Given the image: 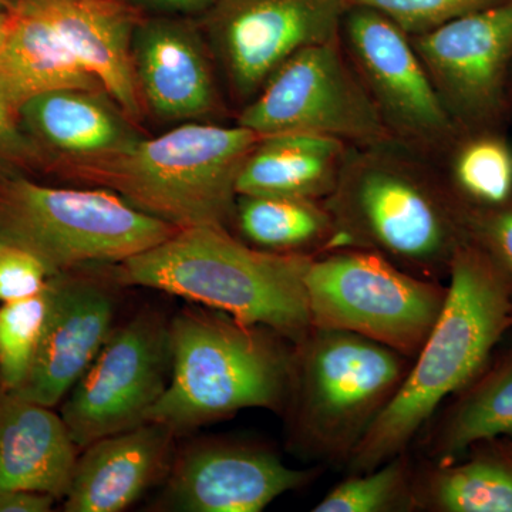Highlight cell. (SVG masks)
<instances>
[{"instance_id":"obj_34","label":"cell","mask_w":512,"mask_h":512,"mask_svg":"<svg viewBox=\"0 0 512 512\" xmlns=\"http://www.w3.org/2000/svg\"><path fill=\"white\" fill-rule=\"evenodd\" d=\"M56 498L25 490H0V512H49Z\"/></svg>"},{"instance_id":"obj_26","label":"cell","mask_w":512,"mask_h":512,"mask_svg":"<svg viewBox=\"0 0 512 512\" xmlns=\"http://www.w3.org/2000/svg\"><path fill=\"white\" fill-rule=\"evenodd\" d=\"M441 168L467 204L495 207L512 201V146L504 131L461 134Z\"/></svg>"},{"instance_id":"obj_8","label":"cell","mask_w":512,"mask_h":512,"mask_svg":"<svg viewBox=\"0 0 512 512\" xmlns=\"http://www.w3.org/2000/svg\"><path fill=\"white\" fill-rule=\"evenodd\" d=\"M313 328L355 333L416 359L446 302L447 286L369 249L315 256L305 276Z\"/></svg>"},{"instance_id":"obj_23","label":"cell","mask_w":512,"mask_h":512,"mask_svg":"<svg viewBox=\"0 0 512 512\" xmlns=\"http://www.w3.org/2000/svg\"><path fill=\"white\" fill-rule=\"evenodd\" d=\"M464 463L436 464L414 481V510L512 512V450L484 441Z\"/></svg>"},{"instance_id":"obj_30","label":"cell","mask_w":512,"mask_h":512,"mask_svg":"<svg viewBox=\"0 0 512 512\" xmlns=\"http://www.w3.org/2000/svg\"><path fill=\"white\" fill-rule=\"evenodd\" d=\"M464 205L468 239L512 278V201L495 207Z\"/></svg>"},{"instance_id":"obj_5","label":"cell","mask_w":512,"mask_h":512,"mask_svg":"<svg viewBox=\"0 0 512 512\" xmlns=\"http://www.w3.org/2000/svg\"><path fill=\"white\" fill-rule=\"evenodd\" d=\"M264 326L214 309L188 308L170 320L171 373L147 421L175 433L244 409L288 403L293 350Z\"/></svg>"},{"instance_id":"obj_16","label":"cell","mask_w":512,"mask_h":512,"mask_svg":"<svg viewBox=\"0 0 512 512\" xmlns=\"http://www.w3.org/2000/svg\"><path fill=\"white\" fill-rule=\"evenodd\" d=\"M133 69L146 116L183 124L224 109L210 46L190 18L141 15L133 33Z\"/></svg>"},{"instance_id":"obj_15","label":"cell","mask_w":512,"mask_h":512,"mask_svg":"<svg viewBox=\"0 0 512 512\" xmlns=\"http://www.w3.org/2000/svg\"><path fill=\"white\" fill-rule=\"evenodd\" d=\"M318 470H296L266 448L228 440L198 441L175 453L160 505L181 512H261Z\"/></svg>"},{"instance_id":"obj_17","label":"cell","mask_w":512,"mask_h":512,"mask_svg":"<svg viewBox=\"0 0 512 512\" xmlns=\"http://www.w3.org/2000/svg\"><path fill=\"white\" fill-rule=\"evenodd\" d=\"M175 433L146 421L84 447L64 495L66 512H120L167 478L175 457Z\"/></svg>"},{"instance_id":"obj_28","label":"cell","mask_w":512,"mask_h":512,"mask_svg":"<svg viewBox=\"0 0 512 512\" xmlns=\"http://www.w3.org/2000/svg\"><path fill=\"white\" fill-rule=\"evenodd\" d=\"M414 510V480L403 454L365 473H355L330 490L313 512Z\"/></svg>"},{"instance_id":"obj_32","label":"cell","mask_w":512,"mask_h":512,"mask_svg":"<svg viewBox=\"0 0 512 512\" xmlns=\"http://www.w3.org/2000/svg\"><path fill=\"white\" fill-rule=\"evenodd\" d=\"M47 157L29 136L19 110L0 86V173L46 170Z\"/></svg>"},{"instance_id":"obj_19","label":"cell","mask_w":512,"mask_h":512,"mask_svg":"<svg viewBox=\"0 0 512 512\" xmlns=\"http://www.w3.org/2000/svg\"><path fill=\"white\" fill-rule=\"evenodd\" d=\"M19 116L29 136L46 154L47 165L120 153L144 137L140 124L101 90L62 89L37 94L19 107Z\"/></svg>"},{"instance_id":"obj_7","label":"cell","mask_w":512,"mask_h":512,"mask_svg":"<svg viewBox=\"0 0 512 512\" xmlns=\"http://www.w3.org/2000/svg\"><path fill=\"white\" fill-rule=\"evenodd\" d=\"M177 231L104 188L49 187L0 173V235L36 255L53 276L120 264Z\"/></svg>"},{"instance_id":"obj_1","label":"cell","mask_w":512,"mask_h":512,"mask_svg":"<svg viewBox=\"0 0 512 512\" xmlns=\"http://www.w3.org/2000/svg\"><path fill=\"white\" fill-rule=\"evenodd\" d=\"M323 204L333 221L329 251L369 249L431 281L448 278L468 239L466 205L443 168L397 141L349 146Z\"/></svg>"},{"instance_id":"obj_24","label":"cell","mask_w":512,"mask_h":512,"mask_svg":"<svg viewBox=\"0 0 512 512\" xmlns=\"http://www.w3.org/2000/svg\"><path fill=\"white\" fill-rule=\"evenodd\" d=\"M232 224L247 244L276 254L322 255L333 238L328 208L308 198L238 195Z\"/></svg>"},{"instance_id":"obj_39","label":"cell","mask_w":512,"mask_h":512,"mask_svg":"<svg viewBox=\"0 0 512 512\" xmlns=\"http://www.w3.org/2000/svg\"><path fill=\"white\" fill-rule=\"evenodd\" d=\"M126 2L133 3V0H126ZM133 5H134V3H133Z\"/></svg>"},{"instance_id":"obj_11","label":"cell","mask_w":512,"mask_h":512,"mask_svg":"<svg viewBox=\"0 0 512 512\" xmlns=\"http://www.w3.org/2000/svg\"><path fill=\"white\" fill-rule=\"evenodd\" d=\"M170 320L144 309L117 326L63 400L60 416L79 450L146 423L170 382Z\"/></svg>"},{"instance_id":"obj_31","label":"cell","mask_w":512,"mask_h":512,"mask_svg":"<svg viewBox=\"0 0 512 512\" xmlns=\"http://www.w3.org/2000/svg\"><path fill=\"white\" fill-rule=\"evenodd\" d=\"M52 276L36 255L0 235V303L42 292Z\"/></svg>"},{"instance_id":"obj_38","label":"cell","mask_w":512,"mask_h":512,"mask_svg":"<svg viewBox=\"0 0 512 512\" xmlns=\"http://www.w3.org/2000/svg\"><path fill=\"white\" fill-rule=\"evenodd\" d=\"M510 92L512 96V67H511V77H510Z\"/></svg>"},{"instance_id":"obj_20","label":"cell","mask_w":512,"mask_h":512,"mask_svg":"<svg viewBox=\"0 0 512 512\" xmlns=\"http://www.w3.org/2000/svg\"><path fill=\"white\" fill-rule=\"evenodd\" d=\"M79 447L53 407L0 389V490L64 498Z\"/></svg>"},{"instance_id":"obj_3","label":"cell","mask_w":512,"mask_h":512,"mask_svg":"<svg viewBox=\"0 0 512 512\" xmlns=\"http://www.w3.org/2000/svg\"><path fill=\"white\" fill-rule=\"evenodd\" d=\"M313 258L262 251L228 228L194 227L106 266L123 288L171 293L298 345L313 328L305 285Z\"/></svg>"},{"instance_id":"obj_2","label":"cell","mask_w":512,"mask_h":512,"mask_svg":"<svg viewBox=\"0 0 512 512\" xmlns=\"http://www.w3.org/2000/svg\"><path fill=\"white\" fill-rule=\"evenodd\" d=\"M447 279L446 302L406 379L349 457L353 473L403 454L441 403L483 372L512 328V278L470 239Z\"/></svg>"},{"instance_id":"obj_9","label":"cell","mask_w":512,"mask_h":512,"mask_svg":"<svg viewBox=\"0 0 512 512\" xmlns=\"http://www.w3.org/2000/svg\"><path fill=\"white\" fill-rule=\"evenodd\" d=\"M237 124L259 137L309 133L360 147L396 141L340 36L305 47L282 64L241 107Z\"/></svg>"},{"instance_id":"obj_27","label":"cell","mask_w":512,"mask_h":512,"mask_svg":"<svg viewBox=\"0 0 512 512\" xmlns=\"http://www.w3.org/2000/svg\"><path fill=\"white\" fill-rule=\"evenodd\" d=\"M52 278L42 292L0 303V389L16 392L28 379L52 306Z\"/></svg>"},{"instance_id":"obj_12","label":"cell","mask_w":512,"mask_h":512,"mask_svg":"<svg viewBox=\"0 0 512 512\" xmlns=\"http://www.w3.org/2000/svg\"><path fill=\"white\" fill-rule=\"evenodd\" d=\"M410 39L461 133L505 130L512 120V0Z\"/></svg>"},{"instance_id":"obj_36","label":"cell","mask_w":512,"mask_h":512,"mask_svg":"<svg viewBox=\"0 0 512 512\" xmlns=\"http://www.w3.org/2000/svg\"><path fill=\"white\" fill-rule=\"evenodd\" d=\"M13 3H15V0H0V9L10 10L12 9Z\"/></svg>"},{"instance_id":"obj_29","label":"cell","mask_w":512,"mask_h":512,"mask_svg":"<svg viewBox=\"0 0 512 512\" xmlns=\"http://www.w3.org/2000/svg\"><path fill=\"white\" fill-rule=\"evenodd\" d=\"M350 6H362L382 13L409 36L424 35L461 18L498 5L504 0H346Z\"/></svg>"},{"instance_id":"obj_25","label":"cell","mask_w":512,"mask_h":512,"mask_svg":"<svg viewBox=\"0 0 512 512\" xmlns=\"http://www.w3.org/2000/svg\"><path fill=\"white\" fill-rule=\"evenodd\" d=\"M512 433V349L461 390L434 434L437 464L457 461L467 450Z\"/></svg>"},{"instance_id":"obj_10","label":"cell","mask_w":512,"mask_h":512,"mask_svg":"<svg viewBox=\"0 0 512 512\" xmlns=\"http://www.w3.org/2000/svg\"><path fill=\"white\" fill-rule=\"evenodd\" d=\"M340 37L394 140L443 167L463 133L444 107L410 36L382 13L350 6Z\"/></svg>"},{"instance_id":"obj_13","label":"cell","mask_w":512,"mask_h":512,"mask_svg":"<svg viewBox=\"0 0 512 512\" xmlns=\"http://www.w3.org/2000/svg\"><path fill=\"white\" fill-rule=\"evenodd\" d=\"M348 9L346 0H218L200 23L244 107L299 50L340 36Z\"/></svg>"},{"instance_id":"obj_33","label":"cell","mask_w":512,"mask_h":512,"mask_svg":"<svg viewBox=\"0 0 512 512\" xmlns=\"http://www.w3.org/2000/svg\"><path fill=\"white\" fill-rule=\"evenodd\" d=\"M218 0H133L134 6L153 10L156 15L180 16V18H201Z\"/></svg>"},{"instance_id":"obj_6","label":"cell","mask_w":512,"mask_h":512,"mask_svg":"<svg viewBox=\"0 0 512 512\" xmlns=\"http://www.w3.org/2000/svg\"><path fill=\"white\" fill-rule=\"evenodd\" d=\"M413 359L343 330L312 328L293 345V440L311 456L348 461L406 379Z\"/></svg>"},{"instance_id":"obj_18","label":"cell","mask_w":512,"mask_h":512,"mask_svg":"<svg viewBox=\"0 0 512 512\" xmlns=\"http://www.w3.org/2000/svg\"><path fill=\"white\" fill-rule=\"evenodd\" d=\"M50 23L104 92L141 124L146 117L133 69V33L140 16L126 0H26Z\"/></svg>"},{"instance_id":"obj_22","label":"cell","mask_w":512,"mask_h":512,"mask_svg":"<svg viewBox=\"0 0 512 512\" xmlns=\"http://www.w3.org/2000/svg\"><path fill=\"white\" fill-rule=\"evenodd\" d=\"M0 86L18 110L26 100L53 90L104 92L99 80L26 0H15L9 10L8 36L0 47Z\"/></svg>"},{"instance_id":"obj_14","label":"cell","mask_w":512,"mask_h":512,"mask_svg":"<svg viewBox=\"0 0 512 512\" xmlns=\"http://www.w3.org/2000/svg\"><path fill=\"white\" fill-rule=\"evenodd\" d=\"M84 266L52 276L53 298L45 333L19 396L56 407L63 403L109 339L117 291L106 265Z\"/></svg>"},{"instance_id":"obj_4","label":"cell","mask_w":512,"mask_h":512,"mask_svg":"<svg viewBox=\"0 0 512 512\" xmlns=\"http://www.w3.org/2000/svg\"><path fill=\"white\" fill-rule=\"evenodd\" d=\"M241 126L183 123L109 156L52 161L46 171L72 183L104 188L137 210L185 229L229 228L238 174L259 141Z\"/></svg>"},{"instance_id":"obj_35","label":"cell","mask_w":512,"mask_h":512,"mask_svg":"<svg viewBox=\"0 0 512 512\" xmlns=\"http://www.w3.org/2000/svg\"><path fill=\"white\" fill-rule=\"evenodd\" d=\"M9 30V10L0 9V47L5 43Z\"/></svg>"},{"instance_id":"obj_37","label":"cell","mask_w":512,"mask_h":512,"mask_svg":"<svg viewBox=\"0 0 512 512\" xmlns=\"http://www.w3.org/2000/svg\"><path fill=\"white\" fill-rule=\"evenodd\" d=\"M505 439H507L508 446H510L512 450V433L505 436Z\"/></svg>"},{"instance_id":"obj_21","label":"cell","mask_w":512,"mask_h":512,"mask_svg":"<svg viewBox=\"0 0 512 512\" xmlns=\"http://www.w3.org/2000/svg\"><path fill=\"white\" fill-rule=\"evenodd\" d=\"M349 144L309 133L259 138L238 174L237 195L325 201L335 190Z\"/></svg>"}]
</instances>
